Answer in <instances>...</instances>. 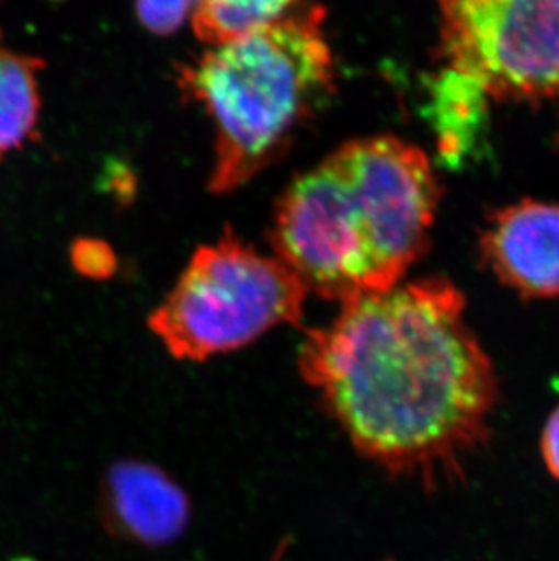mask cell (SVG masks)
<instances>
[{
  "label": "cell",
  "instance_id": "obj_5",
  "mask_svg": "<svg viewBox=\"0 0 559 561\" xmlns=\"http://www.w3.org/2000/svg\"><path fill=\"white\" fill-rule=\"evenodd\" d=\"M448 71L481 95L559 93V0H438Z\"/></svg>",
  "mask_w": 559,
  "mask_h": 561
},
{
  "label": "cell",
  "instance_id": "obj_4",
  "mask_svg": "<svg viewBox=\"0 0 559 561\" xmlns=\"http://www.w3.org/2000/svg\"><path fill=\"white\" fill-rule=\"evenodd\" d=\"M306 297V286L282 260L227 233L196 251L148 323L173 358L204 362L282 323L298 325Z\"/></svg>",
  "mask_w": 559,
  "mask_h": 561
},
{
  "label": "cell",
  "instance_id": "obj_6",
  "mask_svg": "<svg viewBox=\"0 0 559 561\" xmlns=\"http://www.w3.org/2000/svg\"><path fill=\"white\" fill-rule=\"evenodd\" d=\"M498 278L525 297H559V206L523 201L503 207L481 237Z\"/></svg>",
  "mask_w": 559,
  "mask_h": 561
},
{
  "label": "cell",
  "instance_id": "obj_8",
  "mask_svg": "<svg viewBox=\"0 0 559 561\" xmlns=\"http://www.w3.org/2000/svg\"><path fill=\"white\" fill-rule=\"evenodd\" d=\"M43 60L0 46V159L32 140L41 113Z\"/></svg>",
  "mask_w": 559,
  "mask_h": 561
},
{
  "label": "cell",
  "instance_id": "obj_12",
  "mask_svg": "<svg viewBox=\"0 0 559 561\" xmlns=\"http://www.w3.org/2000/svg\"><path fill=\"white\" fill-rule=\"evenodd\" d=\"M541 455L550 474L559 482V405L552 411L541 435Z\"/></svg>",
  "mask_w": 559,
  "mask_h": 561
},
{
  "label": "cell",
  "instance_id": "obj_1",
  "mask_svg": "<svg viewBox=\"0 0 559 561\" xmlns=\"http://www.w3.org/2000/svg\"><path fill=\"white\" fill-rule=\"evenodd\" d=\"M453 282L396 284L309 331L298 366L354 449L391 474L453 477L489 436L491 358Z\"/></svg>",
  "mask_w": 559,
  "mask_h": 561
},
{
  "label": "cell",
  "instance_id": "obj_3",
  "mask_svg": "<svg viewBox=\"0 0 559 561\" xmlns=\"http://www.w3.org/2000/svg\"><path fill=\"white\" fill-rule=\"evenodd\" d=\"M323 21L322 5L301 0L182 69L180 88L204 106L217 131L213 193L238 190L275 164L333 95Z\"/></svg>",
  "mask_w": 559,
  "mask_h": 561
},
{
  "label": "cell",
  "instance_id": "obj_7",
  "mask_svg": "<svg viewBox=\"0 0 559 561\" xmlns=\"http://www.w3.org/2000/svg\"><path fill=\"white\" fill-rule=\"evenodd\" d=\"M104 514L118 536L164 546L187 527L190 500L159 467L121 461L107 472Z\"/></svg>",
  "mask_w": 559,
  "mask_h": 561
},
{
  "label": "cell",
  "instance_id": "obj_13",
  "mask_svg": "<svg viewBox=\"0 0 559 561\" xmlns=\"http://www.w3.org/2000/svg\"><path fill=\"white\" fill-rule=\"evenodd\" d=\"M16 561H32V560H16Z\"/></svg>",
  "mask_w": 559,
  "mask_h": 561
},
{
  "label": "cell",
  "instance_id": "obj_11",
  "mask_svg": "<svg viewBox=\"0 0 559 561\" xmlns=\"http://www.w3.org/2000/svg\"><path fill=\"white\" fill-rule=\"evenodd\" d=\"M73 260L77 270L88 276L107 275V273H112L113 265H115V260L107 251L106 245L93 244V242L75 245Z\"/></svg>",
  "mask_w": 559,
  "mask_h": 561
},
{
  "label": "cell",
  "instance_id": "obj_2",
  "mask_svg": "<svg viewBox=\"0 0 559 561\" xmlns=\"http://www.w3.org/2000/svg\"><path fill=\"white\" fill-rule=\"evenodd\" d=\"M440 201L427 154L396 137L351 140L280 196L270 240L306 286L343 304L400 284Z\"/></svg>",
  "mask_w": 559,
  "mask_h": 561
},
{
  "label": "cell",
  "instance_id": "obj_9",
  "mask_svg": "<svg viewBox=\"0 0 559 561\" xmlns=\"http://www.w3.org/2000/svg\"><path fill=\"white\" fill-rule=\"evenodd\" d=\"M301 0H202L193 13L196 37L218 46L289 13Z\"/></svg>",
  "mask_w": 559,
  "mask_h": 561
},
{
  "label": "cell",
  "instance_id": "obj_10",
  "mask_svg": "<svg viewBox=\"0 0 559 561\" xmlns=\"http://www.w3.org/2000/svg\"><path fill=\"white\" fill-rule=\"evenodd\" d=\"M202 0H137V15L151 32L168 35L195 13Z\"/></svg>",
  "mask_w": 559,
  "mask_h": 561
}]
</instances>
